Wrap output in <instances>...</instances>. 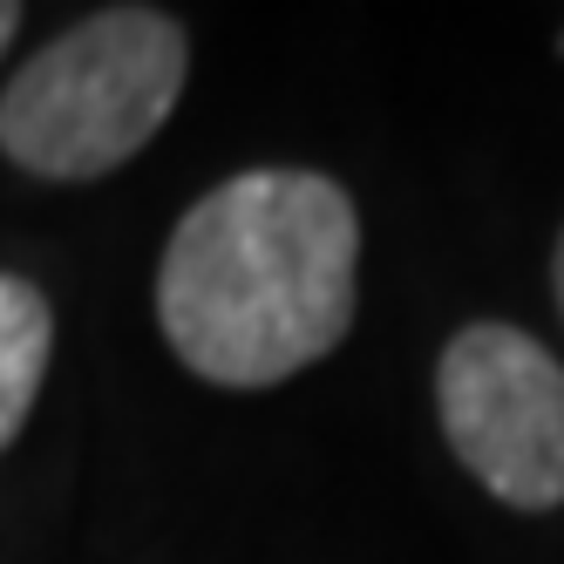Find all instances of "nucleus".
Returning a JSON list of instances; mask_svg holds the SVG:
<instances>
[{
	"label": "nucleus",
	"mask_w": 564,
	"mask_h": 564,
	"mask_svg": "<svg viewBox=\"0 0 564 564\" xmlns=\"http://www.w3.org/2000/svg\"><path fill=\"white\" fill-rule=\"evenodd\" d=\"M557 48H564V34H557Z\"/></svg>",
	"instance_id": "0eeeda50"
},
{
	"label": "nucleus",
	"mask_w": 564,
	"mask_h": 564,
	"mask_svg": "<svg viewBox=\"0 0 564 564\" xmlns=\"http://www.w3.org/2000/svg\"><path fill=\"white\" fill-rule=\"evenodd\" d=\"M551 286H557V313H564V231H557V252H551Z\"/></svg>",
	"instance_id": "423d86ee"
},
{
	"label": "nucleus",
	"mask_w": 564,
	"mask_h": 564,
	"mask_svg": "<svg viewBox=\"0 0 564 564\" xmlns=\"http://www.w3.org/2000/svg\"><path fill=\"white\" fill-rule=\"evenodd\" d=\"M14 28H21V8H14V0H0V55L14 48Z\"/></svg>",
	"instance_id": "39448f33"
},
{
	"label": "nucleus",
	"mask_w": 564,
	"mask_h": 564,
	"mask_svg": "<svg viewBox=\"0 0 564 564\" xmlns=\"http://www.w3.org/2000/svg\"><path fill=\"white\" fill-rule=\"evenodd\" d=\"M435 415L456 463L510 510L564 503V368L503 319H469L435 360Z\"/></svg>",
	"instance_id": "7ed1b4c3"
},
{
	"label": "nucleus",
	"mask_w": 564,
	"mask_h": 564,
	"mask_svg": "<svg viewBox=\"0 0 564 564\" xmlns=\"http://www.w3.org/2000/svg\"><path fill=\"white\" fill-rule=\"evenodd\" d=\"M55 354V313L34 279L0 272V449H14V435L34 415V394L48 381Z\"/></svg>",
	"instance_id": "20e7f679"
},
{
	"label": "nucleus",
	"mask_w": 564,
	"mask_h": 564,
	"mask_svg": "<svg viewBox=\"0 0 564 564\" xmlns=\"http://www.w3.org/2000/svg\"><path fill=\"white\" fill-rule=\"evenodd\" d=\"M360 218L319 171H238L177 218L156 259V327L212 388H279L354 327Z\"/></svg>",
	"instance_id": "f257e3e1"
},
{
	"label": "nucleus",
	"mask_w": 564,
	"mask_h": 564,
	"mask_svg": "<svg viewBox=\"0 0 564 564\" xmlns=\"http://www.w3.org/2000/svg\"><path fill=\"white\" fill-rule=\"evenodd\" d=\"M191 42L156 8H102L34 48L0 89V156L48 184H96L171 123Z\"/></svg>",
	"instance_id": "f03ea898"
}]
</instances>
